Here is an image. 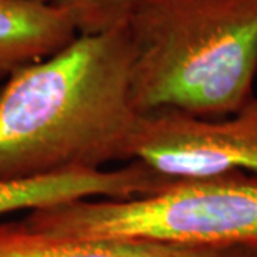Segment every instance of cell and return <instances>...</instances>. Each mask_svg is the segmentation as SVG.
Wrapping results in <instances>:
<instances>
[{
    "label": "cell",
    "instance_id": "cell-9",
    "mask_svg": "<svg viewBox=\"0 0 257 257\" xmlns=\"http://www.w3.org/2000/svg\"><path fill=\"white\" fill-rule=\"evenodd\" d=\"M227 257H257V247H231Z\"/></svg>",
    "mask_w": 257,
    "mask_h": 257
},
{
    "label": "cell",
    "instance_id": "cell-4",
    "mask_svg": "<svg viewBox=\"0 0 257 257\" xmlns=\"http://www.w3.org/2000/svg\"><path fill=\"white\" fill-rule=\"evenodd\" d=\"M133 160L176 180L257 175V96L221 119L173 110L142 114Z\"/></svg>",
    "mask_w": 257,
    "mask_h": 257
},
{
    "label": "cell",
    "instance_id": "cell-3",
    "mask_svg": "<svg viewBox=\"0 0 257 257\" xmlns=\"http://www.w3.org/2000/svg\"><path fill=\"white\" fill-rule=\"evenodd\" d=\"M23 221L69 239H133L203 248L257 247V175L177 180L126 200H76Z\"/></svg>",
    "mask_w": 257,
    "mask_h": 257
},
{
    "label": "cell",
    "instance_id": "cell-6",
    "mask_svg": "<svg viewBox=\"0 0 257 257\" xmlns=\"http://www.w3.org/2000/svg\"><path fill=\"white\" fill-rule=\"evenodd\" d=\"M227 251L149 240L69 239L33 229L23 220L0 223V257H227Z\"/></svg>",
    "mask_w": 257,
    "mask_h": 257
},
{
    "label": "cell",
    "instance_id": "cell-7",
    "mask_svg": "<svg viewBox=\"0 0 257 257\" xmlns=\"http://www.w3.org/2000/svg\"><path fill=\"white\" fill-rule=\"evenodd\" d=\"M77 35L64 13L37 0H0V79L55 55Z\"/></svg>",
    "mask_w": 257,
    "mask_h": 257
},
{
    "label": "cell",
    "instance_id": "cell-1",
    "mask_svg": "<svg viewBox=\"0 0 257 257\" xmlns=\"http://www.w3.org/2000/svg\"><path fill=\"white\" fill-rule=\"evenodd\" d=\"M127 26L77 35L0 90V180L103 170L133 160L142 114L132 97Z\"/></svg>",
    "mask_w": 257,
    "mask_h": 257
},
{
    "label": "cell",
    "instance_id": "cell-5",
    "mask_svg": "<svg viewBox=\"0 0 257 257\" xmlns=\"http://www.w3.org/2000/svg\"><path fill=\"white\" fill-rule=\"evenodd\" d=\"M175 182V179L157 175L138 160L114 170H74L20 180H0V216L96 197L135 199L160 192Z\"/></svg>",
    "mask_w": 257,
    "mask_h": 257
},
{
    "label": "cell",
    "instance_id": "cell-2",
    "mask_svg": "<svg viewBox=\"0 0 257 257\" xmlns=\"http://www.w3.org/2000/svg\"><path fill=\"white\" fill-rule=\"evenodd\" d=\"M126 26L140 114L221 119L254 97L257 0H139Z\"/></svg>",
    "mask_w": 257,
    "mask_h": 257
},
{
    "label": "cell",
    "instance_id": "cell-8",
    "mask_svg": "<svg viewBox=\"0 0 257 257\" xmlns=\"http://www.w3.org/2000/svg\"><path fill=\"white\" fill-rule=\"evenodd\" d=\"M64 13L79 35H100L124 28L139 0H37Z\"/></svg>",
    "mask_w": 257,
    "mask_h": 257
}]
</instances>
